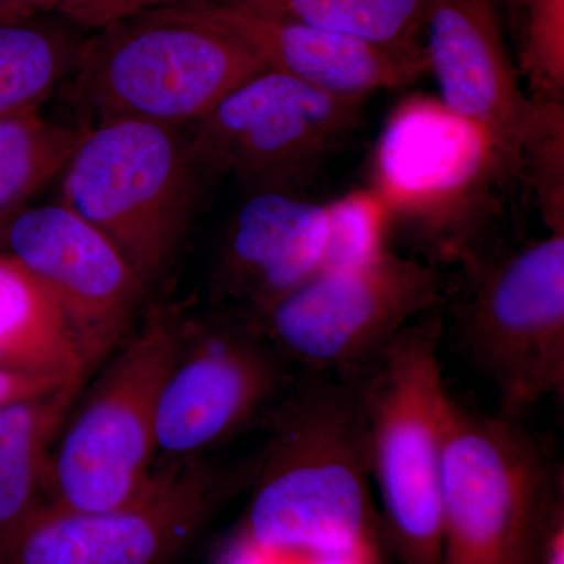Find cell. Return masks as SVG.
<instances>
[{"label": "cell", "mask_w": 564, "mask_h": 564, "mask_svg": "<svg viewBox=\"0 0 564 564\" xmlns=\"http://www.w3.org/2000/svg\"><path fill=\"white\" fill-rule=\"evenodd\" d=\"M245 533L299 556L369 551L367 422L350 377L304 372L269 413Z\"/></svg>", "instance_id": "1"}, {"label": "cell", "mask_w": 564, "mask_h": 564, "mask_svg": "<svg viewBox=\"0 0 564 564\" xmlns=\"http://www.w3.org/2000/svg\"><path fill=\"white\" fill-rule=\"evenodd\" d=\"M441 314L456 347L488 378L499 413L521 419L564 397V234L505 247L496 242L455 263Z\"/></svg>", "instance_id": "2"}, {"label": "cell", "mask_w": 564, "mask_h": 564, "mask_svg": "<svg viewBox=\"0 0 564 564\" xmlns=\"http://www.w3.org/2000/svg\"><path fill=\"white\" fill-rule=\"evenodd\" d=\"M443 337L441 311L425 315L347 375L361 395L370 478L386 533L403 564H441L443 445L452 402L441 362Z\"/></svg>", "instance_id": "3"}, {"label": "cell", "mask_w": 564, "mask_h": 564, "mask_svg": "<svg viewBox=\"0 0 564 564\" xmlns=\"http://www.w3.org/2000/svg\"><path fill=\"white\" fill-rule=\"evenodd\" d=\"M263 69L237 41L170 7L84 36L68 80L93 124L140 120L192 128Z\"/></svg>", "instance_id": "4"}, {"label": "cell", "mask_w": 564, "mask_h": 564, "mask_svg": "<svg viewBox=\"0 0 564 564\" xmlns=\"http://www.w3.org/2000/svg\"><path fill=\"white\" fill-rule=\"evenodd\" d=\"M61 176V203L99 229L147 285L172 265L212 177L191 128L140 120L88 126Z\"/></svg>", "instance_id": "5"}, {"label": "cell", "mask_w": 564, "mask_h": 564, "mask_svg": "<svg viewBox=\"0 0 564 564\" xmlns=\"http://www.w3.org/2000/svg\"><path fill=\"white\" fill-rule=\"evenodd\" d=\"M441 489V564H538L563 467L521 419L452 399Z\"/></svg>", "instance_id": "6"}, {"label": "cell", "mask_w": 564, "mask_h": 564, "mask_svg": "<svg viewBox=\"0 0 564 564\" xmlns=\"http://www.w3.org/2000/svg\"><path fill=\"white\" fill-rule=\"evenodd\" d=\"M184 325L177 307L152 306L122 340L52 456L50 503L107 510L144 488L158 454L159 403Z\"/></svg>", "instance_id": "7"}, {"label": "cell", "mask_w": 564, "mask_h": 564, "mask_svg": "<svg viewBox=\"0 0 564 564\" xmlns=\"http://www.w3.org/2000/svg\"><path fill=\"white\" fill-rule=\"evenodd\" d=\"M444 292L440 267L384 247L366 261L321 270L252 323L304 372L347 377L408 325L440 313Z\"/></svg>", "instance_id": "8"}, {"label": "cell", "mask_w": 564, "mask_h": 564, "mask_svg": "<svg viewBox=\"0 0 564 564\" xmlns=\"http://www.w3.org/2000/svg\"><path fill=\"white\" fill-rule=\"evenodd\" d=\"M362 111L359 99L263 69L192 126V147L212 177H231L245 195L307 193L358 137Z\"/></svg>", "instance_id": "9"}, {"label": "cell", "mask_w": 564, "mask_h": 564, "mask_svg": "<svg viewBox=\"0 0 564 564\" xmlns=\"http://www.w3.org/2000/svg\"><path fill=\"white\" fill-rule=\"evenodd\" d=\"M252 473L254 463L169 462L117 507L47 502L0 552V564H166Z\"/></svg>", "instance_id": "10"}, {"label": "cell", "mask_w": 564, "mask_h": 564, "mask_svg": "<svg viewBox=\"0 0 564 564\" xmlns=\"http://www.w3.org/2000/svg\"><path fill=\"white\" fill-rule=\"evenodd\" d=\"M292 364L248 318L228 310L185 317L181 350L159 403L158 454L203 458L269 414L291 388Z\"/></svg>", "instance_id": "11"}, {"label": "cell", "mask_w": 564, "mask_h": 564, "mask_svg": "<svg viewBox=\"0 0 564 564\" xmlns=\"http://www.w3.org/2000/svg\"><path fill=\"white\" fill-rule=\"evenodd\" d=\"M47 289L76 333L88 366L128 337L148 285L95 226L61 202L29 207L2 242Z\"/></svg>", "instance_id": "12"}, {"label": "cell", "mask_w": 564, "mask_h": 564, "mask_svg": "<svg viewBox=\"0 0 564 564\" xmlns=\"http://www.w3.org/2000/svg\"><path fill=\"white\" fill-rule=\"evenodd\" d=\"M425 54L441 106L481 137L507 185L519 181L533 102L521 87L496 2L429 0Z\"/></svg>", "instance_id": "13"}, {"label": "cell", "mask_w": 564, "mask_h": 564, "mask_svg": "<svg viewBox=\"0 0 564 564\" xmlns=\"http://www.w3.org/2000/svg\"><path fill=\"white\" fill-rule=\"evenodd\" d=\"M328 245V204L307 193H248L218 248L214 291L220 307L254 322L325 269Z\"/></svg>", "instance_id": "14"}, {"label": "cell", "mask_w": 564, "mask_h": 564, "mask_svg": "<svg viewBox=\"0 0 564 564\" xmlns=\"http://www.w3.org/2000/svg\"><path fill=\"white\" fill-rule=\"evenodd\" d=\"M177 7L237 41L267 69L340 98L366 101L373 93L408 87L429 74L426 62L315 25L269 17L236 0H192Z\"/></svg>", "instance_id": "15"}, {"label": "cell", "mask_w": 564, "mask_h": 564, "mask_svg": "<svg viewBox=\"0 0 564 564\" xmlns=\"http://www.w3.org/2000/svg\"><path fill=\"white\" fill-rule=\"evenodd\" d=\"M377 180L381 209L426 212L414 226L415 239L432 212L440 210L426 252L434 265L440 259L443 212L454 207L469 185L496 181L510 187L497 172L481 137L443 106L426 101L404 104L393 113L378 148Z\"/></svg>", "instance_id": "16"}, {"label": "cell", "mask_w": 564, "mask_h": 564, "mask_svg": "<svg viewBox=\"0 0 564 564\" xmlns=\"http://www.w3.org/2000/svg\"><path fill=\"white\" fill-rule=\"evenodd\" d=\"M88 362L47 289L0 251V369L58 383H82Z\"/></svg>", "instance_id": "17"}, {"label": "cell", "mask_w": 564, "mask_h": 564, "mask_svg": "<svg viewBox=\"0 0 564 564\" xmlns=\"http://www.w3.org/2000/svg\"><path fill=\"white\" fill-rule=\"evenodd\" d=\"M82 383L0 408V552L51 494V445Z\"/></svg>", "instance_id": "18"}, {"label": "cell", "mask_w": 564, "mask_h": 564, "mask_svg": "<svg viewBox=\"0 0 564 564\" xmlns=\"http://www.w3.org/2000/svg\"><path fill=\"white\" fill-rule=\"evenodd\" d=\"M80 29L61 14H0V118L41 110L68 80Z\"/></svg>", "instance_id": "19"}, {"label": "cell", "mask_w": 564, "mask_h": 564, "mask_svg": "<svg viewBox=\"0 0 564 564\" xmlns=\"http://www.w3.org/2000/svg\"><path fill=\"white\" fill-rule=\"evenodd\" d=\"M281 20L377 44L426 62L425 10L429 0H236ZM429 63V62H426Z\"/></svg>", "instance_id": "20"}, {"label": "cell", "mask_w": 564, "mask_h": 564, "mask_svg": "<svg viewBox=\"0 0 564 564\" xmlns=\"http://www.w3.org/2000/svg\"><path fill=\"white\" fill-rule=\"evenodd\" d=\"M87 128L41 110L0 118V248L11 221L61 176Z\"/></svg>", "instance_id": "21"}, {"label": "cell", "mask_w": 564, "mask_h": 564, "mask_svg": "<svg viewBox=\"0 0 564 564\" xmlns=\"http://www.w3.org/2000/svg\"><path fill=\"white\" fill-rule=\"evenodd\" d=\"M530 99L564 102V0H494Z\"/></svg>", "instance_id": "22"}, {"label": "cell", "mask_w": 564, "mask_h": 564, "mask_svg": "<svg viewBox=\"0 0 564 564\" xmlns=\"http://www.w3.org/2000/svg\"><path fill=\"white\" fill-rule=\"evenodd\" d=\"M532 102L519 181L532 188L549 234H564V102Z\"/></svg>", "instance_id": "23"}, {"label": "cell", "mask_w": 564, "mask_h": 564, "mask_svg": "<svg viewBox=\"0 0 564 564\" xmlns=\"http://www.w3.org/2000/svg\"><path fill=\"white\" fill-rule=\"evenodd\" d=\"M328 212L329 245L325 269L352 265L383 250V212L377 198L366 193H352L328 204Z\"/></svg>", "instance_id": "24"}, {"label": "cell", "mask_w": 564, "mask_h": 564, "mask_svg": "<svg viewBox=\"0 0 564 564\" xmlns=\"http://www.w3.org/2000/svg\"><path fill=\"white\" fill-rule=\"evenodd\" d=\"M187 2L192 0H62L55 13L80 31L93 32L147 11Z\"/></svg>", "instance_id": "25"}, {"label": "cell", "mask_w": 564, "mask_h": 564, "mask_svg": "<svg viewBox=\"0 0 564 564\" xmlns=\"http://www.w3.org/2000/svg\"><path fill=\"white\" fill-rule=\"evenodd\" d=\"M65 384L70 383H58V381L44 380V378L0 369V408L43 395V393L54 391V389L62 388Z\"/></svg>", "instance_id": "26"}, {"label": "cell", "mask_w": 564, "mask_h": 564, "mask_svg": "<svg viewBox=\"0 0 564 564\" xmlns=\"http://www.w3.org/2000/svg\"><path fill=\"white\" fill-rule=\"evenodd\" d=\"M538 564H564V489L556 494L549 508Z\"/></svg>", "instance_id": "27"}, {"label": "cell", "mask_w": 564, "mask_h": 564, "mask_svg": "<svg viewBox=\"0 0 564 564\" xmlns=\"http://www.w3.org/2000/svg\"><path fill=\"white\" fill-rule=\"evenodd\" d=\"M217 564H288L280 552L270 551L252 541L245 530L223 552Z\"/></svg>", "instance_id": "28"}, {"label": "cell", "mask_w": 564, "mask_h": 564, "mask_svg": "<svg viewBox=\"0 0 564 564\" xmlns=\"http://www.w3.org/2000/svg\"><path fill=\"white\" fill-rule=\"evenodd\" d=\"M62 0H0V14L52 13Z\"/></svg>", "instance_id": "29"}]
</instances>
